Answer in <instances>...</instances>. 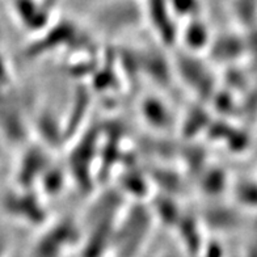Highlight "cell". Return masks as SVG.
<instances>
[{
  "label": "cell",
  "mask_w": 257,
  "mask_h": 257,
  "mask_svg": "<svg viewBox=\"0 0 257 257\" xmlns=\"http://www.w3.org/2000/svg\"><path fill=\"white\" fill-rule=\"evenodd\" d=\"M155 219L147 202L122 211L115 227L110 257H138L151 239Z\"/></svg>",
  "instance_id": "1"
},
{
  "label": "cell",
  "mask_w": 257,
  "mask_h": 257,
  "mask_svg": "<svg viewBox=\"0 0 257 257\" xmlns=\"http://www.w3.org/2000/svg\"><path fill=\"white\" fill-rule=\"evenodd\" d=\"M83 224L72 215L50 220L41 228L31 247V257H66L72 250L80 249Z\"/></svg>",
  "instance_id": "2"
},
{
  "label": "cell",
  "mask_w": 257,
  "mask_h": 257,
  "mask_svg": "<svg viewBox=\"0 0 257 257\" xmlns=\"http://www.w3.org/2000/svg\"><path fill=\"white\" fill-rule=\"evenodd\" d=\"M2 209L10 218L34 228H44L51 220L48 201L36 189L12 188L2 197Z\"/></svg>",
  "instance_id": "3"
},
{
  "label": "cell",
  "mask_w": 257,
  "mask_h": 257,
  "mask_svg": "<svg viewBox=\"0 0 257 257\" xmlns=\"http://www.w3.org/2000/svg\"><path fill=\"white\" fill-rule=\"evenodd\" d=\"M54 154L42 143H29L23 150L15 169L16 186L21 189H37L49 167L55 162Z\"/></svg>",
  "instance_id": "4"
},
{
  "label": "cell",
  "mask_w": 257,
  "mask_h": 257,
  "mask_svg": "<svg viewBox=\"0 0 257 257\" xmlns=\"http://www.w3.org/2000/svg\"><path fill=\"white\" fill-rule=\"evenodd\" d=\"M100 136H87L81 137L72 149L70 154V160L66 166L68 176L71 180L78 181L80 190L87 192V188L91 186L92 183V167L93 164L97 166V159L100 155L101 143L98 142Z\"/></svg>",
  "instance_id": "5"
},
{
  "label": "cell",
  "mask_w": 257,
  "mask_h": 257,
  "mask_svg": "<svg viewBox=\"0 0 257 257\" xmlns=\"http://www.w3.org/2000/svg\"><path fill=\"white\" fill-rule=\"evenodd\" d=\"M55 7L50 2H17L11 4V12L17 24L37 37L58 20Z\"/></svg>",
  "instance_id": "6"
},
{
  "label": "cell",
  "mask_w": 257,
  "mask_h": 257,
  "mask_svg": "<svg viewBox=\"0 0 257 257\" xmlns=\"http://www.w3.org/2000/svg\"><path fill=\"white\" fill-rule=\"evenodd\" d=\"M143 17L160 44L172 48L179 42L181 24L171 10L169 3L153 2L145 4Z\"/></svg>",
  "instance_id": "7"
},
{
  "label": "cell",
  "mask_w": 257,
  "mask_h": 257,
  "mask_svg": "<svg viewBox=\"0 0 257 257\" xmlns=\"http://www.w3.org/2000/svg\"><path fill=\"white\" fill-rule=\"evenodd\" d=\"M177 61V71L185 85L201 96L213 95V74L205 63H201L197 54L185 51Z\"/></svg>",
  "instance_id": "8"
},
{
  "label": "cell",
  "mask_w": 257,
  "mask_h": 257,
  "mask_svg": "<svg viewBox=\"0 0 257 257\" xmlns=\"http://www.w3.org/2000/svg\"><path fill=\"white\" fill-rule=\"evenodd\" d=\"M179 239L183 243V248L189 257H200L206 236H203L205 227L202 226L198 217H190L184 214L183 219L175 228Z\"/></svg>",
  "instance_id": "9"
},
{
  "label": "cell",
  "mask_w": 257,
  "mask_h": 257,
  "mask_svg": "<svg viewBox=\"0 0 257 257\" xmlns=\"http://www.w3.org/2000/svg\"><path fill=\"white\" fill-rule=\"evenodd\" d=\"M213 41V34L205 20H201V16L193 20L186 21L185 25L180 29L179 42L185 46L188 53L198 54L201 50L209 48Z\"/></svg>",
  "instance_id": "10"
},
{
  "label": "cell",
  "mask_w": 257,
  "mask_h": 257,
  "mask_svg": "<svg viewBox=\"0 0 257 257\" xmlns=\"http://www.w3.org/2000/svg\"><path fill=\"white\" fill-rule=\"evenodd\" d=\"M147 203H149L155 222H162L167 227L176 228L185 214L176 197L168 196L164 193L162 196L153 197Z\"/></svg>",
  "instance_id": "11"
},
{
  "label": "cell",
  "mask_w": 257,
  "mask_h": 257,
  "mask_svg": "<svg viewBox=\"0 0 257 257\" xmlns=\"http://www.w3.org/2000/svg\"><path fill=\"white\" fill-rule=\"evenodd\" d=\"M68 180H70V176H68L66 166H61L59 163L54 162L45 172L36 190H38L46 201L57 198L64 192Z\"/></svg>",
  "instance_id": "12"
},
{
  "label": "cell",
  "mask_w": 257,
  "mask_h": 257,
  "mask_svg": "<svg viewBox=\"0 0 257 257\" xmlns=\"http://www.w3.org/2000/svg\"><path fill=\"white\" fill-rule=\"evenodd\" d=\"M141 113L145 121L153 127L167 130L169 125H172V112L160 97H146L141 104Z\"/></svg>",
  "instance_id": "13"
},
{
  "label": "cell",
  "mask_w": 257,
  "mask_h": 257,
  "mask_svg": "<svg viewBox=\"0 0 257 257\" xmlns=\"http://www.w3.org/2000/svg\"><path fill=\"white\" fill-rule=\"evenodd\" d=\"M137 19H139V11H127L122 7L119 11L117 8L101 10L97 16L100 27L108 31H119L122 28L132 27L133 20Z\"/></svg>",
  "instance_id": "14"
},
{
  "label": "cell",
  "mask_w": 257,
  "mask_h": 257,
  "mask_svg": "<svg viewBox=\"0 0 257 257\" xmlns=\"http://www.w3.org/2000/svg\"><path fill=\"white\" fill-rule=\"evenodd\" d=\"M224 173L219 168H205L202 169V175L200 179L201 190L209 197L218 196L224 188Z\"/></svg>",
  "instance_id": "15"
},
{
  "label": "cell",
  "mask_w": 257,
  "mask_h": 257,
  "mask_svg": "<svg viewBox=\"0 0 257 257\" xmlns=\"http://www.w3.org/2000/svg\"><path fill=\"white\" fill-rule=\"evenodd\" d=\"M224 249L222 247V244L218 240H210L207 239L205 240L202 250H201L200 257H223Z\"/></svg>",
  "instance_id": "16"
},
{
  "label": "cell",
  "mask_w": 257,
  "mask_h": 257,
  "mask_svg": "<svg viewBox=\"0 0 257 257\" xmlns=\"http://www.w3.org/2000/svg\"><path fill=\"white\" fill-rule=\"evenodd\" d=\"M11 80V70L10 64L6 61L3 55H0V85H6L4 83H8Z\"/></svg>",
  "instance_id": "17"
},
{
  "label": "cell",
  "mask_w": 257,
  "mask_h": 257,
  "mask_svg": "<svg viewBox=\"0 0 257 257\" xmlns=\"http://www.w3.org/2000/svg\"><path fill=\"white\" fill-rule=\"evenodd\" d=\"M11 252V241L10 237L0 231V257H10Z\"/></svg>",
  "instance_id": "18"
},
{
  "label": "cell",
  "mask_w": 257,
  "mask_h": 257,
  "mask_svg": "<svg viewBox=\"0 0 257 257\" xmlns=\"http://www.w3.org/2000/svg\"><path fill=\"white\" fill-rule=\"evenodd\" d=\"M162 257H181V256L177 253H173V252H167V253L163 254Z\"/></svg>",
  "instance_id": "19"
},
{
  "label": "cell",
  "mask_w": 257,
  "mask_h": 257,
  "mask_svg": "<svg viewBox=\"0 0 257 257\" xmlns=\"http://www.w3.org/2000/svg\"><path fill=\"white\" fill-rule=\"evenodd\" d=\"M0 40H2V29H0Z\"/></svg>",
  "instance_id": "20"
}]
</instances>
